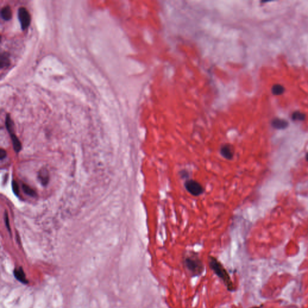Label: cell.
<instances>
[{"label": "cell", "instance_id": "9", "mask_svg": "<svg viewBox=\"0 0 308 308\" xmlns=\"http://www.w3.org/2000/svg\"><path fill=\"white\" fill-rule=\"evenodd\" d=\"M1 16L4 21H9L12 17V11L8 5L3 7L1 10Z\"/></svg>", "mask_w": 308, "mask_h": 308}, {"label": "cell", "instance_id": "18", "mask_svg": "<svg viewBox=\"0 0 308 308\" xmlns=\"http://www.w3.org/2000/svg\"><path fill=\"white\" fill-rule=\"evenodd\" d=\"M306 158L307 161H308V153L306 154Z\"/></svg>", "mask_w": 308, "mask_h": 308}, {"label": "cell", "instance_id": "7", "mask_svg": "<svg viewBox=\"0 0 308 308\" xmlns=\"http://www.w3.org/2000/svg\"><path fill=\"white\" fill-rule=\"evenodd\" d=\"M271 125L276 129H282L286 128L288 126V123L287 120L281 119H275L271 122Z\"/></svg>", "mask_w": 308, "mask_h": 308}, {"label": "cell", "instance_id": "8", "mask_svg": "<svg viewBox=\"0 0 308 308\" xmlns=\"http://www.w3.org/2000/svg\"><path fill=\"white\" fill-rule=\"evenodd\" d=\"M9 134H10V137H11V141H12V144H13V146L14 150L17 153L21 151V149H22V144H21V143L20 140L17 137V136L16 135V134H14V132H11Z\"/></svg>", "mask_w": 308, "mask_h": 308}, {"label": "cell", "instance_id": "12", "mask_svg": "<svg viewBox=\"0 0 308 308\" xmlns=\"http://www.w3.org/2000/svg\"><path fill=\"white\" fill-rule=\"evenodd\" d=\"M285 89L284 87L281 85V84H275L273 86L271 91L273 95H281L284 92Z\"/></svg>", "mask_w": 308, "mask_h": 308}, {"label": "cell", "instance_id": "6", "mask_svg": "<svg viewBox=\"0 0 308 308\" xmlns=\"http://www.w3.org/2000/svg\"><path fill=\"white\" fill-rule=\"evenodd\" d=\"M13 274L14 278L21 283L23 284H27L28 283V281L27 279L25 274L22 267L16 268L14 270Z\"/></svg>", "mask_w": 308, "mask_h": 308}, {"label": "cell", "instance_id": "11", "mask_svg": "<svg viewBox=\"0 0 308 308\" xmlns=\"http://www.w3.org/2000/svg\"><path fill=\"white\" fill-rule=\"evenodd\" d=\"M39 176V179L40 180L42 184L44 186L46 185L48 183V179H49L48 171L46 169H43L42 170L40 171Z\"/></svg>", "mask_w": 308, "mask_h": 308}, {"label": "cell", "instance_id": "4", "mask_svg": "<svg viewBox=\"0 0 308 308\" xmlns=\"http://www.w3.org/2000/svg\"><path fill=\"white\" fill-rule=\"evenodd\" d=\"M17 17L22 30H26L30 24L31 16L26 8L21 7L17 11Z\"/></svg>", "mask_w": 308, "mask_h": 308}, {"label": "cell", "instance_id": "3", "mask_svg": "<svg viewBox=\"0 0 308 308\" xmlns=\"http://www.w3.org/2000/svg\"><path fill=\"white\" fill-rule=\"evenodd\" d=\"M185 187L187 191L194 196H199L204 192L203 186L197 181L189 179L185 183Z\"/></svg>", "mask_w": 308, "mask_h": 308}, {"label": "cell", "instance_id": "19", "mask_svg": "<svg viewBox=\"0 0 308 308\" xmlns=\"http://www.w3.org/2000/svg\"><path fill=\"white\" fill-rule=\"evenodd\" d=\"M258 308V307H253V308Z\"/></svg>", "mask_w": 308, "mask_h": 308}, {"label": "cell", "instance_id": "1", "mask_svg": "<svg viewBox=\"0 0 308 308\" xmlns=\"http://www.w3.org/2000/svg\"><path fill=\"white\" fill-rule=\"evenodd\" d=\"M208 261L211 270L223 282L227 290L230 292L234 291L235 287L231 277L222 263L212 256H208Z\"/></svg>", "mask_w": 308, "mask_h": 308}, {"label": "cell", "instance_id": "13", "mask_svg": "<svg viewBox=\"0 0 308 308\" xmlns=\"http://www.w3.org/2000/svg\"><path fill=\"white\" fill-rule=\"evenodd\" d=\"M292 119L294 120L303 121L305 119V114L299 111H296L292 114Z\"/></svg>", "mask_w": 308, "mask_h": 308}, {"label": "cell", "instance_id": "17", "mask_svg": "<svg viewBox=\"0 0 308 308\" xmlns=\"http://www.w3.org/2000/svg\"><path fill=\"white\" fill-rule=\"evenodd\" d=\"M7 156V153H6V151L2 149H1V151H0V158H1V160H2L3 159H4Z\"/></svg>", "mask_w": 308, "mask_h": 308}, {"label": "cell", "instance_id": "14", "mask_svg": "<svg viewBox=\"0 0 308 308\" xmlns=\"http://www.w3.org/2000/svg\"><path fill=\"white\" fill-rule=\"evenodd\" d=\"M22 189L24 190V192L28 195L30 196H36V193L35 192V191L32 189L30 187L28 186L27 185H25V184H23L22 185Z\"/></svg>", "mask_w": 308, "mask_h": 308}, {"label": "cell", "instance_id": "10", "mask_svg": "<svg viewBox=\"0 0 308 308\" xmlns=\"http://www.w3.org/2000/svg\"><path fill=\"white\" fill-rule=\"evenodd\" d=\"M10 65V59L9 54L7 52H2L1 54V60H0V66L1 68H6L9 66Z\"/></svg>", "mask_w": 308, "mask_h": 308}, {"label": "cell", "instance_id": "5", "mask_svg": "<svg viewBox=\"0 0 308 308\" xmlns=\"http://www.w3.org/2000/svg\"><path fill=\"white\" fill-rule=\"evenodd\" d=\"M220 154L223 158L226 160H232L233 157V149L232 147L229 144L223 145L220 148Z\"/></svg>", "mask_w": 308, "mask_h": 308}, {"label": "cell", "instance_id": "2", "mask_svg": "<svg viewBox=\"0 0 308 308\" xmlns=\"http://www.w3.org/2000/svg\"><path fill=\"white\" fill-rule=\"evenodd\" d=\"M186 270L192 277H197L202 275L205 270L202 261L198 255L190 254L187 255L183 261Z\"/></svg>", "mask_w": 308, "mask_h": 308}, {"label": "cell", "instance_id": "15", "mask_svg": "<svg viewBox=\"0 0 308 308\" xmlns=\"http://www.w3.org/2000/svg\"><path fill=\"white\" fill-rule=\"evenodd\" d=\"M12 189L13 190V192L17 196L19 195V186H18V184L15 181H13L12 182Z\"/></svg>", "mask_w": 308, "mask_h": 308}, {"label": "cell", "instance_id": "16", "mask_svg": "<svg viewBox=\"0 0 308 308\" xmlns=\"http://www.w3.org/2000/svg\"><path fill=\"white\" fill-rule=\"evenodd\" d=\"M4 221H5V226L8 230V232L10 233H11V229H10V223H9V220H8V215H7V213L5 212V215H4Z\"/></svg>", "mask_w": 308, "mask_h": 308}]
</instances>
